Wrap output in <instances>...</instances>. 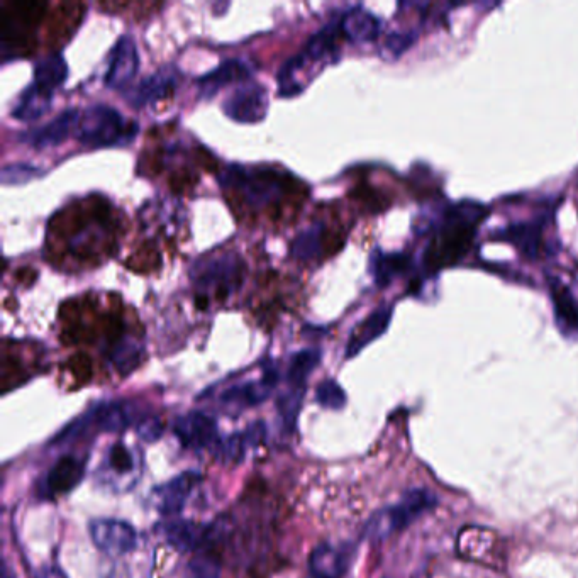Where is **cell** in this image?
I'll list each match as a JSON object with an SVG mask.
<instances>
[{"label":"cell","instance_id":"1","mask_svg":"<svg viewBox=\"0 0 578 578\" xmlns=\"http://www.w3.org/2000/svg\"><path fill=\"white\" fill-rule=\"evenodd\" d=\"M485 212V207L477 202H460L451 207L445 224L429 243L426 265L438 270L458 262L470 248L475 228L484 221Z\"/></svg>","mask_w":578,"mask_h":578},{"label":"cell","instance_id":"27","mask_svg":"<svg viewBox=\"0 0 578 578\" xmlns=\"http://www.w3.org/2000/svg\"><path fill=\"white\" fill-rule=\"evenodd\" d=\"M321 362V350L319 348H304L292 355L287 368V382L289 387H306L307 378L316 370Z\"/></svg>","mask_w":578,"mask_h":578},{"label":"cell","instance_id":"6","mask_svg":"<svg viewBox=\"0 0 578 578\" xmlns=\"http://www.w3.org/2000/svg\"><path fill=\"white\" fill-rule=\"evenodd\" d=\"M223 111L236 123L253 124L265 119L268 112V92L262 84L245 82L226 97Z\"/></svg>","mask_w":578,"mask_h":578},{"label":"cell","instance_id":"7","mask_svg":"<svg viewBox=\"0 0 578 578\" xmlns=\"http://www.w3.org/2000/svg\"><path fill=\"white\" fill-rule=\"evenodd\" d=\"M89 533L94 545L107 555H126L138 546V531L123 519H94Z\"/></svg>","mask_w":578,"mask_h":578},{"label":"cell","instance_id":"38","mask_svg":"<svg viewBox=\"0 0 578 578\" xmlns=\"http://www.w3.org/2000/svg\"><path fill=\"white\" fill-rule=\"evenodd\" d=\"M2 578H17L16 573L12 572L7 563H2Z\"/></svg>","mask_w":578,"mask_h":578},{"label":"cell","instance_id":"35","mask_svg":"<svg viewBox=\"0 0 578 578\" xmlns=\"http://www.w3.org/2000/svg\"><path fill=\"white\" fill-rule=\"evenodd\" d=\"M414 39H416V34L412 33V31L389 34L384 45L385 51L392 56L402 55L414 43Z\"/></svg>","mask_w":578,"mask_h":578},{"label":"cell","instance_id":"20","mask_svg":"<svg viewBox=\"0 0 578 578\" xmlns=\"http://www.w3.org/2000/svg\"><path fill=\"white\" fill-rule=\"evenodd\" d=\"M380 29V19L362 6L351 7L340 19L341 34L351 43H372Z\"/></svg>","mask_w":578,"mask_h":578},{"label":"cell","instance_id":"24","mask_svg":"<svg viewBox=\"0 0 578 578\" xmlns=\"http://www.w3.org/2000/svg\"><path fill=\"white\" fill-rule=\"evenodd\" d=\"M499 239L516 246L523 255L534 258L540 253L541 231L540 226L533 223L511 224L509 228L502 229Z\"/></svg>","mask_w":578,"mask_h":578},{"label":"cell","instance_id":"14","mask_svg":"<svg viewBox=\"0 0 578 578\" xmlns=\"http://www.w3.org/2000/svg\"><path fill=\"white\" fill-rule=\"evenodd\" d=\"M78 119H80V112L77 109H65L58 116L53 117L50 123L28 129L19 134L17 139L38 150L60 145L63 139L68 138V134L77 131Z\"/></svg>","mask_w":578,"mask_h":578},{"label":"cell","instance_id":"33","mask_svg":"<svg viewBox=\"0 0 578 578\" xmlns=\"http://www.w3.org/2000/svg\"><path fill=\"white\" fill-rule=\"evenodd\" d=\"M43 170L34 167L31 163H11L4 165L0 172V180L4 185H23L28 184L34 178L41 177Z\"/></svg>","mask_w":578,"mask_h":578},{"label":"cell","instance_id":"3","mask_svg":"<svg viewBox=\"0 0 578 578\" xmlns=\"http://www.w3.org/2000/svg\"><path fill=\"white\" fill-rule=\"evenodd\" d=\"M436 504L438 501L433 492L426 489L411 490L402 497L401 502L375 512L363 528V538L373 541L385 540L392 534L406 529L417 517L431 511Z\"/></svg>","mask_w":578,"mask_h":578},{"label":"cell","instance_id":"4","mask_svg":"<svg viewBox=\"0 0 578 578\" xmlns=\"http://www.w3.org/2000/svg\"><path fill=\"white\" fill-rule=\"evenodd\" d=\"M219 184L238 189L253 206L280 201L285 192V178L270 167L229 165L219 175Z\"/></svg>","mask_w":578,"mask_h":578},{"label":"cell","instance_id":"8","mask_svg":"<svg viewBox=\"0 0 578 578\" xmlns=\"http://www.w3.org/2000/svg\"><path fill=\"white\" fill-rule=\"evenodd\" d=\"M173 433L189 450H214L219 443L216 419L206 412H185L173 423Z\"/></svg>","mask_w":578,"mask_h":578},{"label":"cell","instance_id":"32","mask_svg":"<svg viewBox=\"0 0 578 578\" xmlns=\"http://www.w3.org/2000/svg\"><path fill=\"white\" fill-rule=\"evenodd\" d=\"M316 402L329 411H341L346 406V392L336 380L328 378L316 387Z\"/></svg>","mask_w":578,"mask_h":578},{"label":"cell","instance_id":"39","mask_svg":"<svg viewBox=\"0 0 578 578\" xmlns=\"http://www.w3.org/2000/svg\"><path fill=\"white\" fill-rule=\"evenodd\" d=\"M207 304H209L207 295H197V307H199V309H206Z\"/></svg>","mask_w":578,"mask_h":578},{"label":"cell","instance_id":"10","mask_svg":"<svg viewBox=\"0 0 578 578\" xmlns=\"http://www.w3.org/2000/svg\"><path fill=\"white\" fill-rule=\"evenodd\" d=\"M139 68V53L133 36L123 34L116 39L104 73V84L109 89L121 90L131 84Z\"/></svg>","mask_w":578,"mask_h":578},{"label":"cell","instance_id":"31","mask_svg":"<svg viewBox=\"0 0 578 578\" xmlns=\"http://www.w3.org/2000/svg\"><path fill=\"white\" fill-rule=\"evenodd\" d=\"M139 358H141V346L133 340H121L111 350L112 365L123 375H128L136 368Z\"/></svg>","mask_w":578,"mask_h":578},{"label":"cell","instance_id":"18","mask_svg":"<svg viewBox=\"0 0 578 578\" xmlns=\"http://www.w3.org/2000/svg\"><path fill=\"white\" fill-rule=\"evenodd\" d=\"M250 65L241 58H231V60H224L219 63L216 68H212L211 72L204 73L197 78V87L201 92L202 97L211 99L219 90L224 89L226 85L234 84V82H243L251 77Z\"/></svg>","mask_w":578,"mask_h":578},{"label":"cell","instance_id":"21","mask_svg":"<svg viewBox=\"0 0 578 578\" xmlns=\"http://www.w3.org/2000/svg\"><path fill=\"white\" fill-rule=\"evenodd\" d=\"M175 84H177L175 75L160 70V72L151 73L148 77L141 78V82L138 85H134L126 97H128L131 106H151V104H155L163 97H167L175 89Z\"/></svg>","mask_w":578,"mask_h":578},{"label":"cell","instance_id":"23","mask_svg":"<svg viewBox=\"0 0 578 578\" xmlns=\"http://www.w3.org/2000/svg\"><path fill=\"white\" fill-rule=\"evenodd\" d=\"M33 73V84L38 85L39 89L45 90L48 94H53L67 80L68 65L60 53H50L34 63Z\"/></svg>","mask_w":578,"mask_h":578},{"label":"cell","instance_id":"15","mask_svg":"<svg viewBox=\"0 0 578 578\" xmlns=\"http://www.w3.org/2000/svg\"><path fill=\"white\" fill-rule=\"evenodd\" d=\"M85 475V462L82 458L73 455H65L56 460L55 465L46 473L45 480L41 484V494L45 497H60L70 494L77 487Z\"/></svg>","mask_w":578,"mask_h":578},{"label":"cell","instance_id":"34","mask_svg":"<svg viewBox=\"0 0 578 578\" xmlns=\"http://www.w3.org/2000/svg\"><path fill=\"white\" fill-rule=\"evenodd\" d=\"M192 578H219L221 577V563L209 555L195 556L190 562Z\"/></svg>","mask_w":578,"mask_h":578},{"label":"cell","instance_id":"11","mask_svg":"<svg viewBox=\"0 0 578 578\" xmlns=\"http://www.w3.org/2000/svg\"><path fill=\"white\" fill-rule=\"evenodd\" d=\"M243 263L239 262L238 256L221 255L212 258H202L195 263L190 277L194 278L195 284L201 287H216L224 292L231 290V285L239 284Z\"/></svg>","mask_w":578,"mask_h":578},{"label":"cell","instance_id":"37","mask_svg":"<svg viewBox=\"0 0 578 578\" xmlns=\"http://www.w3.org/2000/svg\"><path fill=\"white\" fill-rule=\"evenodd\" d=\"M38 578H67V575L60 568L51 567L45 568L43 572L39 573Z\"/></svg>","mask_w":578,"mask_h":578},{"label":"cell","instance_id":"13","mask_svg":"<svg viewBox=\"0 0 578 578\" xmlns=\"http://www.w3.org/2000/svg\"><path fill=\"white\" fill-rule=\"evenodd\" d=\"M278 384L277 368L273 365L263 368L262 377L258 380H251L245 384L233 385L224 390L221 394V404L229 407H239V409H248L267 401L273 389Z\"/></svg>","mask_w":578,"mask_h":578},{"label":"cell","instance_id":"26","mask_svg":"<svg viewBox=\"0 0 578 578\" xmlns=\"http://www.w3.org/2000/svg\"><path fill=\"white\" fill-rule=\"evenodd\" d=\"M553 309L556 323L567 334H578V302L567 287H553Z\"/></svg>","mask_w":578,"mask_h":578},{"label":"cell","instance_id":"9","mask_svg":"<svg viewBox=\"0 0 578 578\" xmlns=\"http://www.w3.org/2000/svg\"><path fill=\"white\" fill-rule=\"evenodd\" d=\"M85 416L90 429L104 433H121L129 426H138L146 417L134 402L129 401L101 402L85 412Z\"/></svg>","mask_w":578,"mask_h":578},{"label":"cell","instance_id":"25","mask_svg":"<svg viewBox=\"0 0 578 578\" xmlns=\"http://www.w3.org/2000/svg\"><path fill=\"white\" fill-rule=\"evenodd\" d=\"M406 255L402 253H384V251L375 250L370 260V270H372L375 284L378 287H387L399 273L404 272L407 268Z\"/></svg>","mask_w":578,"mask_h":578},{"label":"cell","instance_id":"17","mask_svg":"<svg viewBox=\"0 0 578 578\" xmlns=\"http://www.w3.org/2000/svg\"><path fill=\"white\" fill-rule=\"evenodd\" d=\"M163 536L168 541V545L182 553L201 548L204 543L214 536V526L195 523L189 519H172L162 526Z\"/></svg>","mask_w":578,"mask_h":578},{"label":"cell","instance_id":"2","mask_svg":"<svg viewBox=\"0 0 578 578\" xmlns=\"http://www.w3.org/2000/svg\"><path fill=\"white\" fill-rule=\"evenodd\" d=\"M136 133L138 124L126 121V117L114 107L95 104L80 112L77 139L87 148L124 145Z\"/></svg>","mask_w":578,"mask_h":578},{"label":"cell","instance_id":"5","mask_svg":"<svg viewBox=\"0 0 578 578\" xmlns=\"http://www.w3.org/2000/svg\"><path fill=\"white\" fill-rule=\"evenodd\" d=\"M139 472H141V458L138 451L124 443H114L101 463L99 480L114 490H128L136 484Z\"/></svg>","mask_w":578,"mask_h":578},{"label":"cell","instance_id":"36","mask_svg":"<svg viewBox=\"0 0 578 578\" xmlns=\"http://www.w3.org/2000/svg\"><path fill=\"white\" fill-rule=\"evenodd\" d=\"M138 434L146 441H156L163 433V424L156 416H146L141 423L136 426Z\"/></svg>","mask_w":578,"mask_h":578},{"label":"cell","instance_id":"22","mask_svg":"<svg viewBox=\"0 0 578 578\" xmlns=\"http://www.w3.org/2000/svg\"><path fill=\"white\" fill-rule=\"evenodd\" d=\"M51 97L53 95L39 89L38 85H28L17 97V102L12 107V117L23 123L38 121L39 117L50 111Z\"/></svg>","mask_w":578,"mask_h":578},{"label":"cell","instance_id":"30","mask_svg":"<svg viewBox=\"0 0 578 578\" xmlns=\"http://www.w3.org/2000/svg\"><path fill=\"white\" fill-rule=\"evenodd\" d=\"M306 395V387H289L287 392L280 395L277 401L278 416L282 419L285 429L295 428L299 414H301L302 402Z\"/></svg>","mask_w":578,"mask_h":578},{"label":"cell","instance_id":"28","mask_svg":"<svg viewBox=\"0 0 578 578\" xmlns=\"http://www.w3.org/2000/svg\"><path fill=\"white\" fill-rule=\"evenodd\" d=\"M324 226L321 223H314L309 228L304 229L301 233L295 236L292 245H290V253L297 260H312L319 255L321 251V243H323Z\"/></svg>","mask_w":578,"mask_h":578},{"label":"cell","instance_id":"12","mask_svg":"<svg viewBox=\"0 0 578 578\" xmlns=\"http://www.w3.org/2000/svg\"><path fill=\"white\" fill-rule=\"evenodd\" d=\"M201 480L202 475L199 472H182L153 490V504L163 516H177L189 502L190 495L194 494Z\"/></svg>","mask_w":578,"mask_h":578},{"label":"cell","instance_id":"19","mask_svg":"<svg viewBox=\"0 0 578 578\" xmlns=\"http://www.w3.org/2000/svg\"><path fill=\"white\" fill-rule=\"evenodd\" d=\"M392 314H394V307L380 306L362 324H358L355 331L351 333L348 345H346V358H353L363 348H367L372 341L380 338L389 329Z\"/></svg>","mask_w":578,"mask_h":578},{"label":"cell","instance_id":"16","mask_svg":"<svg viewBox=\"0 0 578 578\" xmlns=\"http://www.w3.org/2000/svg\"><path fill=\"white\" fill-rule=\"evenodd\" d=\"M353 560L351 546L323 543L309 556L312 578H343Z\"/></svg>","mask_w":578,"mask_h":578},{"label":"cell","instance_id":"29","mask_svg":"<svg viewBox=\"0 0 578 578\" xmlns=\"http://www.w3.org/2000/svg\"><path fill=\"white\" fill-rule=\"evenodd\" d=\"M250 448H255V446L251 443L250 434L245 429V431H239V433L229 434L226 438H221L216 448H214V453H216L219 460H223L228 465H234V463L243 462L246 451L250 450Z\"/></svg>","mask_w":578,"mask_h":578}]
</instances>
